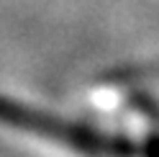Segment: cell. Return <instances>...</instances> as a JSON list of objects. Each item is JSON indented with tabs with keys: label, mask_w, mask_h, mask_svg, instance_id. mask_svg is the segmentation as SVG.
I'll return each instance as SVG.
<instances>
[{
	"label": "cell",
	"mask_w": 159,
	"mask_h": 157,
	"mask_svg": "<svg viewBox=\"0 0 159 157\" xmlns=\"http://www.w3.org/2000/svg\"><path fill=\"white\" fill-rule=\"evenodd\" d=\"M0 121L18 126V129H31L41 136L57 139L67 147H75L77 152H85L93 157H134L136 155V150L126 139L105 136V134L85 129V126L69 124L62 119H52L46 113H39V111L26 108L21 103L5 101V98H0Z\"/></svg>",
	"instance_id": "1"
}]
</instances>
